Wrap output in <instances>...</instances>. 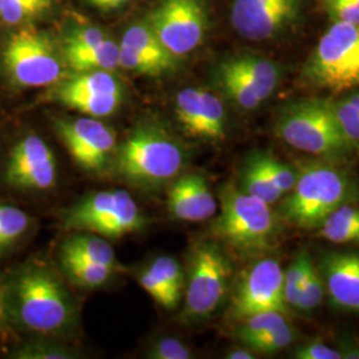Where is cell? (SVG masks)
<instances>
[{
  "instance_id": "obj_31",
  "label": "cell",
  "mask_w": 359,
  "mask_h": 359,
  "mask_svg": "<svg viewBox=\"0 0 359 359\" xmlns=\"http://www.w3.org/2000/svg\"><path fill=\"white\" fill-rule=\"evenodd\" d=\"M29 226V217L25 210L0 203V252L11 248Z\"/></svg>"
},
{
  "instance_id": "obj_39",
  "label": "cell",
  "mask_w": 359,
  "mask_h": 359,
  "mask_svg": "<svg viewBox=\"0 0 359 359\" xmlns=\"http://www.w3.org/2000/svg\"><path fill=\"white\" fill-rule=\"evenodd\" d=\"M18 359H71L76 355L69 350L55 344L34 342L18 348L13 355Z\"/></svg>"
},
{
  "instance_id": "obj_7",
  "label": "cell",
  "mask_w": 359,
  "mask_h": 359,
  "mask_svg": "<svg viewBox=\"0 0 359 359\" xmlns=\"http://www.w3.org/2000/svg\"><path fill=\"white\" fill-rule=\"evenodd\" d=\"M304 76L334 93L359 87V26L335 22L310 55Z\"/></svg>"
},
{
  "instance_id": "obj_6",
  "label": "cell",
  "mask_w": 359,
  "mask_h": 359,
  "mask_svg": "<svg viewBox=\"0 0 359 359\" xmlns=\"http://www.w3.org/2000/svg\"><path fill=\"white\" fill-rule=\"evenodd\" d=\"M44 31L22 28L7 39L1 52L6 75L15 87L41 88L62 81L65 59Z\"/></svg>"
},
{
  "instance_id": "obj_1",
  "label": "cell",
  "mask_w": 359,
  "mask_h": 359,
  "mask_svg": "<svg viewBox=\"0 0 359 359\" xmlns=\"http://www.w3.org/2000/svg\"><path fill=\"white\" fill-rule=\"evenodd\" d=\"M6 306L15 323L34 333H65L76 323L72 297L43 266H25L13 274L6 287Z\"/></svg>"
},
{
  "instance_id": "obj_8",
  "label": "cell",
  "mask_w": 359,
  "mask_h": 359,
  "mask_svg": "<svg viewBox=\"0 0 359 359\" xmlns=\"http://www.w3.org/2000/svg\"><path fill=\"white\" fill-rule=\"evenodd\" d=\"M65 229L90 231L107 238H120L142 231L145 217L126 191L90 193L71 206L63 216Z\"/></svg>"
},
{
  "instance_id": "obj_29",
  "label": "cell",
  "mask_w": 359,
  "mask_h": 359,
  "mask_svg": "<svg viewBox=\"0 0 359 359\" xmlns=\"http://www.w3.org/2000/svg\"><path fill=\"white\" fill-rule=\"evenodd\" d=\"M314 262L308 252H302L294 257L287 269L283 271V298L289 310H297L301 286L308 277Z\"/></svg>"
},
{
  "instance_id": "obj_40",
  "label": "cell",
  "mask_w": 359,
  "mask_h": 359,
  "mask_svg": "<svg viewBox=\"0 0 359 359\" xmlns=\"http://www.w3.org/2000/svg\"><path fill=\"white\" fill-rule=\"evenodd\" d=\"M333 108L338 124L347 142L353 148L359 147V111L351 107L346 100L333 103Z\"/></svg>"
},
{
  "instance_id": "obj_28",
  "label": "cell",
  "mask_w": 359,
  "mask_h": 359,
  "mask_svg": "<svg viewBox=\"0 0 359 359\" xmlns=\"http://www.w3.org/2000/svg\"><path fill=\"white\" fill-rule=\"evenodd\" d=\"M176 116L188 135L201 136V88L180 90L176 96Z\"/></svg>"
},
{
  "instance_id": "obj_46",
  "label": "cell",
  "mask_w": 359,
  "mask_h": 359,
  "mask_svg": "<svg viewBox=\"0 0 359 359\" xmlns=\"http://www.w3.org/2000/svg\"><path fill=\"white\" fill-rule=\"evenodd\" d=\"M225 358L228 359H253L256 358L255 351L250 350L249 347H237L229 350L225 355Z\"/></svg>"
},
{
  "instance_id": "obj_15",
  "label": "cell",
  "mask_w": 359,
  "mask_h": 359,
  "mask_svg": "<svg viewBox=\"0 0 359 359\" xmlns=\"http://www.w3.org/2000/svg\"><path fill=\"white\" fill-rule=\"evenodd\" d=\"M318 270L332 305L359 314V253L327 252L322 256Z\"/></svg>"
},
{
  "instance_id": "obj_14",
  "label": "cell",
  "mask_w": 359,
  "mask_h": 359,
  "mask_svg": "<svg viewBox=\"0 0 359 359\" xmlns=\"http://www.w3.org/2000/svg\"><path fill=\"white\" fill-rule=\"evenodd\" d=\"M301 0H233L231 22L243 38L266 40L294 25Z\"/></svg>"
},
{
  "instance_id": "obj_5",
  "label": "cell",
  "mask_w": 359,
  "mask_h": 359,
  "mask_svg": "<svg viewBox=\"0 0 359 359\" xmlns=\"http://www.w3.org/2000/svg\"><path fill=\"white\" fill-rule=\"evenodd\" d=\"M213 231L237 252L259 255L273 248L278 222L269 204L229 184L221 193V212Z\"/></svg>"
},
{
  "instance_id": "obj_42",
  "label": "cell",
  "mask_w": 359,
  "mask_h": 359,
  "mask_svg": "<svg viewBox=\"0 0 359 359\" xmlns=\"http://www.w3.org/2000/svg\"><path fill=\"white\" fill-rule=\"evenodd\" d=\"M147 357L152 359H189L192 351L184 342L173 337L156 339L147 351Z\"/></svg>"
},
{
  "instance_id": "obj_22",
  "label": "cell",
  "mask_w": 359,
  "mask_h": 359,
  "mask_svg": "<svg viewBox=\"0 0 359 359\" xmlns=\"http://www.w3.org/2000/svg\"><path fill=\"white\" fill-rule=\"evenodd\" d=\"M62 253H69L100 264L111 269H117V258L112 245L104 237L90 231H76L62 244Z\"/></svg>"
},
{
  "instance_id": "obj_17",
  "label": "cell",
  "mask_w": 359,
  "mask_h": 359,
  "mask_svg": "<svg viewBox=\"0 0 359 359\" xmlns=\"http://www.w3.org/2000/svg\"><path fill=\"white\" fill-rule=\"evenodd\" d=\"M120 46L161 65L167 72L175 71L179 65L180 57L168 51L148 23H137L127 28Z\"/></svg>"
},
{
  "instance_id": "obj_12",
  "label": "cell",
  "mask_w": 359,
  "mask_h": 359,
  "mask_svg": "<svg viewBox=\"0 0 359 359\" xmlns=\"http://www.w3.org/2000/svg\"><path fill=\"white\" fill-rule=\"evenodd\" d=\"M283 298V269L278 261L262 258L245 273L233 297L231 314L236 320L265 311L286 313Z\"/></svg>"
},
{
  "instance_id": "obj_44",
  "label": "cell",
  "mask_w": 359,
  "mask_h": 359,
  "mask_svg": "<svg viewBox=\"0 0 359 359\" xmlns=\"http://www.w3.org/2000/svg\"><path fill=\"white\" fill-rule=\"evenodd\" d=\"M295 359H342L344 354L339 350L323 344L321 341H311L295 347L292 353Z\"/></svg>"
},
{
  "instance_id": "obj_37",
  "label": "cell",
  "mask_w": 359,
  "mask_h": 359,
  "mask_svg": "<svg viewBox=\"0 0 359 359\" xmlns=\"http://www.w3.org/2000/svg\"><path fill=\"white\" fill-rule=\"evenodd\" d=\"M105 35L102 28L93 26H81L69 28L65 34L62 52L79 51L90 48L93 46L100 44L105 39Z\"/></svg>"
},
{
  "instance_id": "obj_23",
  "label": "cell",
  "mask_w": 359,
  "mask_h": 359,
  "mask_svg": "<svg viewBox=\"0 0 359 359\" xmlns=\"http://www.w3.org/2000/svg\"><path fill=\"white\" fill-rule=\"evenodd\" d=\"M226 62L233 68L244 74L245 76L249 77L257 87H259L269 97L280 83V67L269 59L244 53L228 57Z\"/></svg>"
},
{
  "instance_id": "obj_36",
  "label": "cell",
  "mask_w": 359,
  "mask_h": 359,
  "mask_svg": "<svg viewBox=\"0 0 359 359\" xmlns=\"http://www.w3.org/2000/svg\"><path fill=\"white\" fill-rule=\"evenodd\" d=\"M139 283L142 289L152 297L160 306L172 310L176 308L181 301L179 295L175 294L165 283H163L151 268L142 270L139 274Z\"/></svg>"
},
{
  "instance_id": "obj_18",
  "label": "cell",
  "mask_w": 359,
  "mask_h": 359,
  "mask_svg": "<svg viewBox=\"0 0 359 359\" xmlns=\"http://www.w3.org/2000/svg\"><path fill=\"white\" fill-rule=\"evenodd\" d=\"M216 80L225 96L246 111L256 109L257 107L269 99L265 92L258 88L249 77L245 76L244 74L233 68L225 60L218 65Z\"/></svg>"
},
{
  "instance_id": "obj_35",
  "label": "cell",
  "mask_w": 359,
  "mask_h": 359,
  "mask_svg": "<svg viewBox=\"0 0 359 359\" xmlns=\"http://www.w3.org/2000/svg\"><path fill=\"white\" fill-rule=\"evenodd\" d=\"M294 329L287 322L281 327L250 341L245 346L249 347L250 350L259 354H276L283 348L290 346L292 342L294 341Z\"/></svg>"
},
{
  "instance_id": "obj_4",
  "label": "cell",
  "mask_w": 359,
  "mask_h": 359,
  "mask_svg": "<svg viewBox=\"0 0 359 359\" xmlns=\"http://www.w3.org/2000/svg\"><path fill=\"white\" fill-rule=\"evenodd\" d=\"M277 133L294 149L322 160H341L353 149L327 100L308 99L287 105L278 117Z\"/></svg>"
},
{
  "instance_id": "obj_19",
  "label": "cell",
  "mask_w": 359,
  "mask_h": 359,
  "mask_svg": "<svg viewBox=\"0 0 359 359\" xmlns=\"http://www.w3.org/2000/svg\"><path fill=\"white\" fill-rule=\"evenodd\" d=\"M65 65L74 72L109 71L120 67V46L112 39L107 38L97 46L79 51L62 52Z\"/></svg>"
},
{
  "instance_id": "obj_3",
  "label": "cell",
  "mask_w": 359,
  "mask_h": 359,
  "mask_svg": "<svg viewBox=\"0 0 359 359\" xmlns=\"http://www.w3.org/2000/svg\"><path fill=\"white\" fill-rule=\"evenodd\" d=\"M185 164V151L165 129L142 124L116 148V173L129 184L154 191L179 177Z\"/></svg>"
},
{
  "instance_id": "obj_11",
  "label": "cell",
  "mask_w": 359,
  "mask_h": 359,
  "mask_svg": "<svg viewBox=\"0 0 359 359\" xmlns=\"http://www.w3.org/2000/svg\"><path fill=\"white\" fill-rule=\"evenodd\" d=\"M53 127L77 165L102 172L116 152V135L96 117L55 118Z\"/></svg>"
},
{
  "instance_id": "obj_32",
  "label": "cell",
  "mask_w": 359,
  "mask_h": 359,
  "mask_svg": "<svg viewBox=\"0 0 359 359\" xmlns=\"http://www.w3.org/2000/svg\"><path fill=\"white\" fill-rule=\"evenodd\" d=\"M287 323L285 313L281 311H265L250 316L243 320L240 327L236 330V337L241 344H249L250 341L270 333Z\"/></svg>"
},
{
  "instance_id": "obj_24",
  "label": "cell",
  "mask_w": 359,
  "mask_h": 359,
  "mask_svg": "<svg viewBox=\"0 0 359 359\" xmlns=\"http://www.w3.org/2000/svg\"><path fill=\"white\" fill-rule=\"evenodd\" d=\"M60 258L67 277L79 286L88 289L103 286L104 283L109 281L115 271L108 266L69 253H62Z\"/></svg>"
},
{
  "instance_id": "obj_20",
  "label": "cell",
  "mask_w": 359,
  "mask_h": 359,
  "mask_svg": "<svg viewBox=\"0 0 359 359\" xmlns=\"http://www.w3.org/2000/svg\"><path fill=\"white\" fill-rule=\"evenodd\" d=\"M104 93H123V86L118 79L109 71H87L75 72V75L59 81V86L52 90V97Z\"/></svg>"
},
{
  "instance_id": "obj_34",
  "label": "cell",
  "mask_w": 359,
  "mask_h": 359,
  "mask_svg": "<svg viewBox=\"0 0 359 359\" xmlns=\"http://www.w3.org/2000/svg\"><path fill=\"white\" fill-rule=\"evenodd\" d=\"M323 295H325V285H323L321 273L314 265L309 271L308 277L305 278V281L301 286V293H299V299H298L295 311L302 314L313 313L316 309L320 308L323 301Z\"/></svg>"
},
{
  "instance_id": "obj_43",
  "label": "cell",
  "mask_w": 359,
  "mask_h": 359,
  "mask_svg": "<svg viewBox=\"0 0 359 359\" xmlns=\"http://www.w3.org/2000/svg\"><path fill=\"white\" fill-rule=\"evenodd\" d=\"M325 4L334 22L359 26V0H325Z\"/></svg>"
},
{
  "instance_id": "obj_21",
  "label": "cell",
  "mask_w": 359,
  "mask_h": 359,
  "mask_svg": "<svg viewBox=\"0 0 359 359\" xmlns=\"http://www.w3.org/2000/svg\"><path fill=\"white\" fill-rule=\"evenodd\" d=\"M318 237L333 244H359V206L348 203L337 208L317 228Z\"/></svg>"
},
{
  "instance_id": "obj_13",
  "label": "cell",
  "mask_w": 359,
  "mask_h": 359,
  "mask_svg": "<svg viewBox=\"0 0 359 359\" xmlns=\"http://www.w3.org/2000/svg\"><path fill=\"white\" fill-rule=\"evenodd\" d=\"M57 177L51 148L38 135H27L13 147L4 168V181L18 191L51 189Z\"/></svg>"
},
{
  "instance_id": "obj_30",
  "label": "cell",
  "mask_w": 359,
  "mask_h": 359,
  "mask_svg": "<svg viewBox=\"0 0 359 359\" xmlns=\"http://www.w3.org/2000/svg\"><path fill=\"white\" fill-rule=\"evenodd\" d=\"M51 6L52 0H0V20L16 26L47 13Z\"/></svg>"
},
{
  "instance_id": "obj_25",
  "label": "cell",
  "mask_w": 359,
  "mask_h": 359,
  "mask_svg": "<svg viewBox=\"0 0 359 359\" xmlns=\"http://www.w3.org/2000/svg\"><path fill=\"white\" fill-rule=\"evenodd\" d=\"M240 184H241L240 188L244 192L255 196L269 205H274L283 197V194L273 187V184L266 177L264 169L259 164L257 152L250 154L249 158L245 161Z\"/></svg>"
},
{
  "instance_id": "obj_33",
  "label": "cell",
  "mask_w": 359,
  "mask_h": 359,
  "mask_svg": "<svg viewBox=\"0 0 359 359\" xmlns=\"http://www.w3.org/2000/svg\"><path fill=\"white\" fill-rule=\"evenodd\" d=\"M257 156L261 167L264 169L266 177L273 184V187L283 196H286L294 187L297 181V169L280 161L271 154L257 152Z\"/></svg>"
},
{
  "instance_id": "obj_47",
  "label": "cell",
  "mask_w": 359,
  "mask_h": 359,
  "mask_svg": "<svg viewBox=\"0 0 359 359\" xmlns=\"http://www.w3.org/2000/svg\"><path fill=\"white\" fill-rule=\"evenodd\" d=\"M345 100H346L347 103L350 104L351 107H354L357 111H359V92L350 95Z\"/></svg>"
},
{
  "instance_id": "obj_10",
  "label": "cell",
  "mask_w": 359,
  "mask_h": 359,
  "mask_svg": "<svg viewBox=\"0 0 359 359\" xmlns=\"http://www.w3.org/2000/svg\"><path fill=\"white\" fill-rule=\"evenodd\" d=\"M147 23L168 51L182 57L204 39L205 7L201 0H158Z\"/></svg>"
},
{
  "instance_id": "obj_41",
  "label": "cell",
  "mask_w": 359,
  "mask_h": 359,
  "mask_svg": "<svg viewBox=\"0 0 359 359\" xmlns=\"http://www.w3.org/2000/svg\"><path fill=\"white\" fill-rule=\"evenodd\" d=\"M120 67L144 76L156 77L168 74L161 65L121 46H120Z\"/></svg>"
},
{
  "instance_id": "obj_45",
  "label": "cell",
  "mask_w": 359,
  "mask_h": 359,
  "mask_svg": "<svg viewBox=\"0 0 359 359\" xmlns=\"http://www.w3.org/2000/svg\"><path fill=\"white\" fill-rule=\"evenodd\" d=\"M130 0H95L92 3L93 7L100 8L104 11H109V10H117L126 4H128Z\"/></svg>"
},
{
  "instance_id": "obj_26",
  "label": "cell",
  "mask_w": 359,
  "mask_h": 359,
  "mask_svg": "<svg viewBox=\"0 0 359 359\" xmlns=\"http://www.w3.org/2000/svg\"><path fill=\"white\" fill-rule=\"evenodd\" d=\"M55 100L65 104L77 112L90 117H107L117 111L123 102V93H104V95H65Z\"/></svg>"
},
{
  "instance_id": "obj_16",
  "label": "cell",
  "mask_w": 359,
  "mask_h": 359,
  "mask_svg": "<svg viewBox=\"0 0 359 359\" xmlns=\"http://www.w3.org/2000/svg\"><path fill=\"white\" fill-rule=\"evenodd\" d=\"M168 208L177 219L201 222L216 215L217 201L205 177L189 173L172 184L168 193Z\"/></svg>"
},
{
  "instance_id": "obj_38",
  "label": "cell",
  "mask_w": 359,
  "mask_h": 359,
  "mask_svg": "<svg viewBox=\"0 0 359 359\" xmlns=\"http://www.w3.org/2000/svg\"><path fill=\"white\" fill-rule=\"evenodd\" d=\"M154 274L167 285L168 287L181 298L184 290V273L179 261L173 257L161 256L152 262L149 266Z\"/></svg>"
},
{
  "instance_id": "obj_27",
  "label": "cell",
  "mask_w": 359,
  "mask_h": 359,
  "mask_svg": "<svg viewBox=\"0 0 359 359\" xmlns=\"http://www.w3.org/2000/svg\"><path fill=\"white\" fill-rule=\"evenodd\" d=\"M226 136V115L224 104L209 90H201V137L224 140Z\"/></svg>"
},
{
  "instance_id": "obj_9",
  "label": "cell",
  "mask_w": 359,
  "mask_h": 359,
  "mask_svg": "<svg viewBox=\"0 0 359 359\" xmlns=\"http://www.w3.org/2000/svg\"><path fill=\"white\" fill-rule=\"evenodd\" d=\"M231 274V262L217 244L206 241L194 246L185 292L184 318L201 321L210 317L226 295Z\"/></svg>"
},
{
  "instance_id": "obj_48",
  "label": "cell",
  "mask_w": 359,
  "mask_h": 359,
  "mask_svg": "<svg viewBox=\"0 0 359 359\" xmlns=\"http://www.w3.org/2000/svg\"><path fill=\"white\" fill-rule=\"evenodd\" d=\"M87 1H88V3H90V4H92V3H93V1H95V0H87Z\"/></svg>"
},
{
  "instance_id": "obj_2",
  "label": "cell",
  "mask_w": 359,
  "mask_h": 359,
  "mask_svg": "<svg viewBox=\"0 0 359 359\" xmlns=\"http://www.w3.org/2000/svg\"><path fill=\"white\" fill-rule=\"evenodd\" d=\"M283 203V216L295 228L317 231L337 208L359 198L357 182L342 168L327 161H304L297 181Z\"/></svg>"
}]
</instances>
